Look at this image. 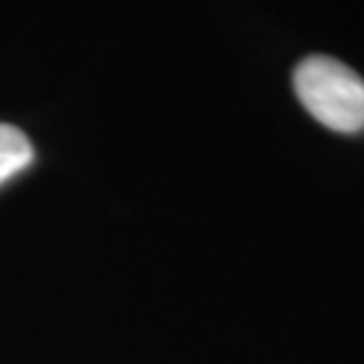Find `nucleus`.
Listing matches in <instances>:
<instances>
[{
  "label": "nucleus",
  "instance_id": "nucleus-1",
  "mask_svg": "<svg viewBox=\"0 0 364 364\" xmlns=\"http://www.w3.org/2000/svg\"><path fill=\"white\" fill-rule=\"evenodd\" d=\"M294 92L305 111L329 130H364V78L335 57H305L294 70Z\"/></svg>",
  "mask_w": 364,
  "mask_h": 364
},
{
  "label": "nucleus",
  "instance_id": "nucleus-2",
  "mask_svg": "<svg viewBox=\"0 0 364 364\" xmlns=\"http://www.w3.org/2000/svg\"><path fill=\"white\" fill-rule=\"evenodd\" d=\"M33 159H36V151L30 138L19 127L0 122V186L30 168Z\"/></svg>",
  "mask_w": 364,
  "mask_h": 364
}]
</instances>
